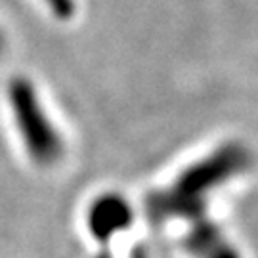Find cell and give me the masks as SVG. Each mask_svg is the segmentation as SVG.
Listing matches in <instances>:
<instances>
[{
	"instance_id": "cell-1",
	"label": "cell",
	"mask_w": 258,
	"mask_h": 258,
	"mask_svg": "<svg viewBox=\"0 0 258 258\" xmlns=\"http://www.w3.org/2000/svg\"><path fill=\"white\" fill-rule=\"evenodd\" d=\"M250 161V151L243 144H222L209 155L185 166L166 187L151 191L144 201L146 216L155 226L184 220L187 230L212 222L205 212L211 194L235 176L247 172Z\"/></svg>"
},
{
	"instance_id": "cell-2",
	"label": "cell",
	"mask_w": 258,
	"mask_h": 258,
	"mask_svg": "<svg viewBox=\"0 0 258 258\" xmlns=\"http://www.w3.org/2000/svg\"><path fill=\"white\" fill-rule=\"evenodd\" d=\"M8 103L31 161L40 166L59 163L65 153L63 136L50 119L33 81L27 77H14L8 84Z\"/></svg>"
},
{
	"instance_id": "cell-3",
	"label": "cell",
	"mask_w": 258,
	"mask_h": 258,
	"mask_svg": "<svg viewBox=\"0 0 258 258\" xmlns=\"http://www.w3.org/2000/svg\"><path fill=\"white\" fill-rule=\"evenodd\" d=\"M132 209L128 201L119 194H103L100 195L88 209V228L90 233L105 247L109 239L126 230L132 224Z\"/></svg>"
},
{
	"instance_id": "cell-4",
	"label": "cell",
	"mask_w": 258,
	"mask_h": 258,
	"mask_svg": "<svg viewBox=\"0 0 258 258\" xmlns=\"http://www.w3.org/2000/svg\"><path fill=\"white\" fill-rule=\"evenodd\" d=\"M42 2L61 21H69L77 12V0H42Z\"/></svg>"
},
{
	"instance_id": "cell-5",
	"label": "cell",
	"mask_w": 258,
	"mask_h": 258,
	"mask_svg": "<svg viewBox=\"0 0 258 258\" xmlns=\"http://www.w3.org/2000/svg\"><path fill=\"white\" fill-rule=\"evenodd\" d=\"M4 48H6V37H4V33H2V29H0V54L4 52Z\"/></svg>"
}]
</instances>
